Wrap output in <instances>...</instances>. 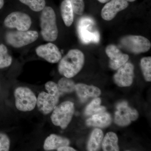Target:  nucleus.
Here are the masks:
<instances>
[{"label": "nucleus", "mask_w": 151, "mask_h": 151, "mask_svg": "<svg viewBox=\"0 0 151 151\" xmlns=\"http://www.w3.org/2000/svg\"><path fill=\"white\" fill-rule=\"evenodd\" d=\"M4 5V0H0V9L2 8Z\"/></svg>", "instance_id": "28"}, {"label": "nucleus", "mask_w": 151, "mask_h": 151, "mask_svg": "<svg viewBox=\"0 0 151 151\" xmlns=\"http://www.w3.org/2000/svg\"><path fill=\"white\" fill-rule=\"evenodd\" d=\"M15 106L22 112L32 111L35 108L37 98L31 89L27 87L19 86L14 92Z\"/></svg>", "instance_id": "5"}, {"label": "nucleus", "mask_w": 151, "mask_h": 151, "mask_svg": "<svg viewBox=\"0 0 151 151\" xmlns=\"http://www.w3.org/2000/svg\"><path fill=\"white\" fill-rule=\"evenodd\" d=\"M112 122L111 115L107 112L97 113L92 115L86 121V125L92 127L105 128L108 127Z\"/></svg>", "instance_id": "16"}, {"label": "nucleus", "mask_w": 151, "mask_h": 151, "mask_svg": "<svg viewBox=\"0 0 151 151\" xmlns=\"http://www.w3.org/2000/svg\"><path fill=\"white\" fill-rule=\"evenodd\" d=\"M73 12L76 14H83L85 8L84 0H70Z\"/></svg>", "instance_id": "25"}, {"label": "nucleus", "mask_w": 151, "mask_h": 151, "mask_svg": "<svg viewBox=\"0 0 151 151\" xmlns=\"http://www.w3.org/2000/svg\"><path fill=\"white\" fill-rule=\"evenodd\" d=\"M117 70L113 76L115 83L120 87L131 86L134 79V65L130 63L127 62Z\"/></svg>", "instance_id": "11"}, {"label": "nucleus", "mask_w": 151, "mask_h": 151, "mask_svg": "<svg viewBox=\"0 0 151 151\" xmlns=\"http://www.w3.org/2000/svg\"><path fill=\"white\" fill-rule=\"evenodd\" d=\"M41 34L45 40L53 42L58 37L56 14L51 7L45 6L42 11L40 17Z\"/></svg>", "instance_id": "3"}, {"label": "nucleus", "mask_w": 151, "mask_h": 151, "mask_svg": "<svg viewBox=\"0 0 151 151\" xmlns=\"http://www.w3.org/2000/svg\"><path fill=\"white\" fill-rule=\"evenodd\" d=\"M102 147L103 151H119L117 135L112 132L107 133L103 139Z\"/></svg>", "instance_id": "18"}, {"label": "nucleus", "mask_w": 151, "mask_h": 151, "mask_svg": "<svg viewBox=\"0 0 151 151\" xmlns=\"http://www.w3.org/2000/svg\"><path fill=\"white\" fill-rule=\"evenodd\" d=\"M74 113V103L70 101H65L55 108L50 119L55 126L64 129L70 124Z\"/></svg>", "instance_id": "4"}, {"label": "nucleus", "mask_w": 151, "mask_h": 151, "mask_svg": "<svg viewBox=\"0 0 151 151\" xmlns=\"http://www.w3.org/2000/svg\"><path fill=\"white\" fill-rule=\"evenodd\" d=\"M98 1L102 4H105V3L108 2V1H110V0H98Z\"/></svg>", "instance_id": "29"}, {"label": "nucleus", "mask_w": 151, "mask_h": 151, "mask_svg": "<svg viewBox=\"0 0 151 151\" xmlns=\"http://www.w3.org/2000/svg\"><path fill=\"white\" fill-rule=\"evenodd\" d=\"M75 91L82 102H85L89 97H99L101 93L100 89L96 86L81 83L76 84Z\"/></svg>", "instance_id": "14"}, {"label": "nucleus", "mask_w": 151, "mask_h": 151, "mask_svg": "<svg viewBox=\"0 0 151 151\" xmlns=\"http://www.w3.org/2000/svg\"><path fill=\"white\" fill-rule=\"evenodd\" d=\"M120 45L122 48L134 54L147 52L151 47L150 41L140 35L125 36L120 39Z\"/></svg>", "instance_id": "6"}, {"label": "nucleus", "mask_w": 151, "mask_h": 151, "mask_svg": "<svg viewBox=\"0 0 151 151\" xmlns=\"http://www.w3.org/2000/svg\"><path fill=\"white\" fill-rule=\"evenodd\" d=\"M103 133L102 130L96 129L93 130L90 135L87 144L88 151H97L100 147V144L103 141Z\"/></svg>", "instance_id": "19"}, {"label": "nucleus", "mask_w": 151, "mask_h": 151, "mask_svg": "<svg viewBox=\"0 0 151 151\" xmlns=\"http://www.w3.org/2000/svg\"><path fill=\"white\" fill-rule=\"evenodd\" d=\"M57 85L61 95L72 93L75 91L76 84L70 78L63 77L60 79Z\"/></svg>", "instance_id": "20"}, {"label": "nucleus", "mask_w": 151, "mask_h": 151, "mask_svg": "<svg viewBox=\"0 0 151 151\" xmlns=\"http://www.w3.org/2000/svg\"><path fill=\"white\" fill-rule=\"evenodd\" d=\"M84 60L85 57L82 51L77 49L70 50L60 60L58 72L64 77L72 78L81 70Z\"/></svg>", "instance_id": "1"}, {"label": "nucleus", "mask_w": 151, "mask_h": 151, "mask_svg": "<svg viewBox=\"0 0 151 151\" xmlns=\"http://www.w3.org/2000/svg\"><path fill=\"white\" fill-rule=\"evenodd\" d=\"M21 2L28 6L31 9L35 12L42 11L45 7V0H19Z\"/></svg>", "instance_id": "24"}, {"label": "nucleus", "mask_w": 151, "mask_h": 151, "mask_svg": "<svg viewBox=\"0 0 151 151\" xmlns=\"http://www.w3.org/2000/svg\"><path fill=\"white\" fill-rule=\"evenodd\" d=\"M58 151H75V149L68 146H64L60 147L57 149Z\"/></svg>", "instance_id": "27"}, {"label": "nucleus", "mask_w": 151, "mask_h": 151, "mask_svg": "<svg viewBox=\"0 0 151 151\" xmlns=\"http://www.w3.org/2000/svg\"><path fill=\"white\" fill-rule=\"evenodd\" d=\"M105 52L110 58L109 66L113 70H117L124 65L129 58L128 55L123 53L116 45L113 44L107 46Z\"/></svg>", "instance_id": "13"}, {"label": "nucleus", "mask_w": 151, "mask_h": 151, "mask_svg": "<svg viewBox=\"0 0 151 151\" xmlns=\"http://www.w3.org/2000/svg\"><path fill=\"white\" fill-rule=\"evenodd\" d=\"M45 86L47 92H42L39 94L36 106L41 113L47 115L51 113L57 105L61 95L55 82L49 81Z\"/></svg>", "instance_id": "2"}, {"label": "nucleus", "mask_w": 151, "mask_h": 151, "mask_svg": "<svg viewBox=\"0 0 151 151\" xmlns=\"http://www.w3.org/2000/svg\"><path fill=\"white\" fill-rule=\"evenodd\" d=\"M116 109L114 122L119 126L122 127L128 126L132 122L136 121L139 117L137 111L131 108L125 101L118 104Z\"/></svg>", "instance_id": "8"}, {"label": "nucleus", "mask_w": 151, "mask_h": 151, "mask_svg": "<svg viewBox=\"0 0 151 151\" xmlns=\"http://www.w3.org/2000/svg\"><path fill=\"white\" fill-rule=\"evenodd\" d=\"M60 12L63 22L67 27L70 26L73 22V10L70 0H64L60 5Z\"/></svg>", "instance_id": "17"}, {"label": "nucleus", "mask_w": 151, "mask_h": 151, "mask_svg": "<svg viewBox=\"0 0 151 151\" xmlns=\"http://www.w3.org/2000/svg\"><path fill=\"white\" fill-rule=\"evenodd\" d=\"M12 58L8 52L7 48L4 45L0 44V68L10 66Z\"/></svg>", "instance_id": "22"}, {"label": "nucleus", "mask_w": 151, "mask_h": 151, "mask_svg": "<svg viewBox=\"0 0 151 151\" xmlns=\"http://www.w3.org/2000/svg\"><path fill=\"white\" fill-rule=\"evenodd\" d=\"M127 1L130 2H132L135 1L136 0H126Z\"/></svg>", "instance_id": "30"}, {"label": "nucleus", "mask_w": 151, "mask_h": 151, "mask_svg": "<svg viewBox=\"0 0 151 151\" xmlns=\"http://www.w3.org/2000/svg\"><path fill=\"white\" fill-rule=\"evenodd\" d=\"M31 18L27 14L20 12H12L5 19L4 24L6 27L16 28L17 30H28L31 26Z\"/></svg>", "instance_id": "9"}, {"label": "nucleus", "mask_w": 151, "mask_h": 151, "mask_svg": "<svg viewBox=\"0 0 151 151\" xmlns=\"http://www.w3.org/2000/svg\"><path fill=\"white\" fill-rule=\"evenodd\" d=\"M70 141L67 138L55 134H51L45 139L44 143L43 148L45 151L57 150L64 146H68Z\"/></svg>", "instance_id": "15"}, {"label": "nucleus", "mask_w": 151, "mask_h": 151, "mask_svg": "<svg viewBox=\"0 0 151 151\" xmlns=\"http://www.w3.org/2000/svg\"><path fill=\"white\" fill-rule=\"evenodd\" d=\"M37 32L34 30L15 31L6 35L7 42L15 48L26 46L35 42L38 38Z\"/></svg>", "instance_id": "7"}, {"label": "nucleus", "mask_w": 151, "mask_h": 151, "mask_svg": "<svg viewBox=\"0 0 151 151\" xmlns=\"http://www.w3.org/2000/svg\"><path fill=\"white\" fill-rule=\"evenodd\" d=\"M129 3L126 0H111L108 1L101 11V17L105 20L110 21L116 17L119 12L128 7Z\"/></svg>", "instance_id": "12"}, {"label": "nucleus", "mask_w": 151, "mask_h": 151, "mask_svg": "<svg viewBox=\"0 0 151 151\" xmlns=\"http://www.w3.org/2000/svg\"><path fill=\"white\" fill-rule=\"evenodd\" d=\"M141 67L146 81H151V57H147L142 58Z\"/></svg>", "instance_id": "23"}, {"label": "nucleus", "mask_w": 151, "mask_h": 151, "mask_svg": "<svg viewBox=\"0 0 151 151\" xmlns=\"http://www.w3.org/2000/svg\"><path fill=\"white\" fill-rule=\"evenodd\" d=\"M36 52L38 56L50 63L59 62L62 58V55L59 49L55 45L51 42L37 47L36 49Z\"/></svg>", "instance_id": "10"}, {"label": "nucleus", "mask_w": 151, "mask_h": 151, "mask_svg": "<svg viewBox=\"0 0 151 151\" xmlns=\"http://www.w3.org/2000/svg\"><path fill=\"white\" fill-rule=\"evenodd\" d=\"M101 100L100 98L96 97L86 107L85 114L86 116H92L97 113L105 112L106 108L100 105Z\"/></svg>", "instance_id": "21"}, {"label": "nucleus", "mask_w": 151, "mask_h": 151, "mask_svg": "<svg viewBox=\"0 0 151 151\" xmlns=\"http://www.w3.org/2000/svg\"><path fill=\"white\" fill-rule=\"evenodd\" d=\"M10 140L5 134L0 133V151L9 150Z\"/></svg>", "instance_id": "26"}]
</instances>
